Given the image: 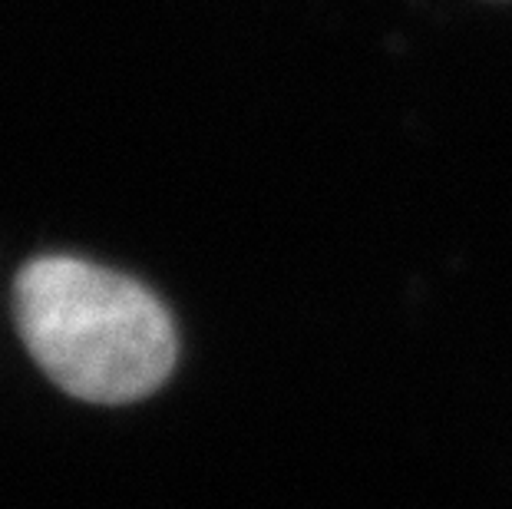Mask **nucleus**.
<instances>
[{
	"label": "nucleus",
	"mask_w": 512,
	"mask_h": 509,
	"mask_svg": "<svg viewBox=\"0 0 512 509\" xmlns=\"http://www.w3.org/2000/svg\"><path fill=\"white\" fill-rule=\"evenodd\" d=\"M17 331L47 377L90 404H129L166 384L179 341L166 305L139 281L83 258L47 255L14 285Z\"/></svg>",
	"instance_id": "obj_1"
}]
</instances>
